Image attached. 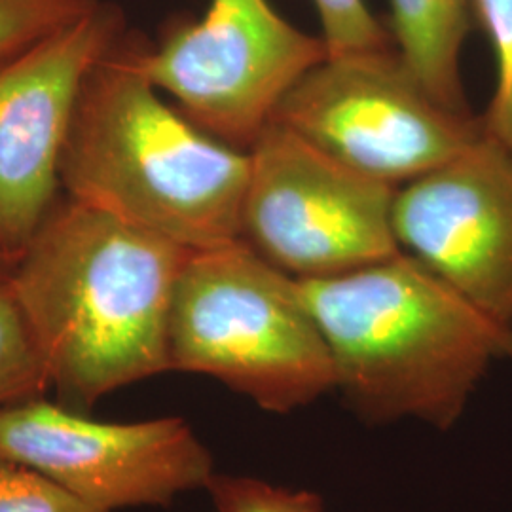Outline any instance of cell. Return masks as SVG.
<instances>
[{"label":"cell","mask_w":512,"mask_h":512,"mask_svg":"<svg viewBox=\"0 0 512 512\" xmlns=\"http://www.w3.org/2000/svg\"><path fill=\"white\" fill-rule=\"evenodd\" d=\"M473 8L495 57L494 95L482 124L512 152V0H473Z\"/></svg>","instance_id":"14"},{"label":"cell","mask_w":512,"mask_h":512,"mask_svg":"<svg viewBox=\"0 0 512 512\" xmlns=\"http://www.w3.org/2000/svg\"><path fill=\"white\" fill-rule=\"evenodd\" d=\"M101 0H0V65L90 14Z\"/></svg>","instance_id":"13"},{"label":"cell","mask_w":512,"mask_h":512,"mask_svg":"<svg viewBox=\"0 0 512 512\" xmlns=\"http://www.w3.org/2000/svg\"><path fill=\"white\" fill-rule=\"evenodd\" d=\"M241 239L296 279L348 274L401 253L397 188L270 122L249 148Z\"/></svg>","instance_id":"6"},{"label":"cell","mask_w":512,"mask_h":512,"mask_svg":"<svg viewBox=\"0 0 512 512\" xmlns=\"http://www.w3.org/2000/svg\"><path fill=\"white\" fill-rule=\"evenodd\" d=\"M169 366L211 376L274 414L310 406L336 382L298 279L243 239L190 251L173 291Z\"/></svg>","instance_id":"4"},{"label":"cell","mask_w":512,"mask_h":512,"mask_svg":"<svg viewBox=\"0 0 512 512\" xmlns=\"http://www.w3.org/2000/svg\"><path fill=\"white\" fill-rule=\"evenodd\" d=\"M205 490L219 512H325L323 497L251 476L215 475Z\"/></svg>","instance_id":"15"},{"label":"cell","mask_w":512,"mask_h":512,"mask_svg":"<svg viewBox=\"0 0 512 512\" xmlns=\"http://www.w3.org/2000/svg\"><path fill=\"white\" fill-rule=\"evenodd\" d=\"M129 35L82 84L59 162L63 194L190 251L241 239L249 150L169 105L133 63Z\"/></svg>","instance_id":"3"},{"label":"cell","mask_w":512,"mask_h":512,"mask_svg":"<svg viewBox=\"0 0 512 512\" xmlns=\"http://www.w3.org/2000/svg\"><path fill=\"white\" fill-rule=\"evenodd\" d=\"M313 4L330 57L395 48L391 33L368 10L365 0H313Z\"/></svg>","instance_id":"16"},{"label":"cell","mask_w":512,"mask_h":512,"mask_svg":"<svg viewBox=\"0 0 512 512\" xmlns=\"http://www.w3.org/2000/svg\"><path fill=\"white\" fill-rule=\"evenodd\" d=\"M190 249L61 196L8 279L57 403L86 412L171 372L169 315Z\"/></svg>","instance_id":"1"},{"label":"cell","mask_w":512,"mask_h":512,"mask_svg":"<svg viewBox=\"0 0 512 512\" xmlns=\"http://www.w3.org/2000/svg\"><path fill=\"white\" fill-rule=\"evenodd\" d=\"M128 31L118 4L0 65V251L14 262L63 196L59 162L82 84Z\"/></svg>","instance_id":"9"},{"label":"cell","mask_w":512,"mask_h":512,"mask_svg":"<svg viewBox=\"0 0 512 512\" xmlns=\"http://www.w3.org/2000/svg\"><path fill=\"white\" fill-rule=\"evenodd\" d=\"M12 268H14V260L0 251V285L10 279Z\"/></svg>","instance_id":"18"},{"label":"cell","mask_w":512,"mask_h":512,"mask_svg":"<svg viewBox=\"0 0 512 512\" xmlns=\"http://www.w3.org/2000/svg\"><path fill=\"white\" fill-rule=\"evenodd\" d=\"M0 459L107 512L164 507L215 475L211 452L183 418L110 423L42 397L0 406Z\"/></svg>","instance_id":"8"},{"label":"cell","mask_w":512,"mask_h":512,"mask_svg":"<svg viewBox=\"0 0 512 512\" xmlns=\"http://www.w3.org/2000/svg\"><path fill=\"white\" fill-rule=\"evenodd\" d=\"M272 122L395 188L452 160L484 128L482 116L440 105L395 48L329 55L294 84Z\"/></svg>","instance_id":"7"},{"label":"cell","mask_w":512,"mask_h":512,"mask_svg":"<svg viewBox=\"0 0 512 512\" xmlns=\"http://www.w3.org/2000/svg\"><path fill=\"white\" fill-rule=\"evenodd\" d=\"M137 69L184 114L249 150L294 84L329 57L325 40L283 18L270 0H211L200 19L171 21L158 44L135 33Z\"/></svg>","instance_id":"5"},{"label":"cell","mask_w":512,"mask_h":512,"mask_svg":"<svg viewBox=\"0 0 512 512\" xmlns=\"http://www.w3.org/2000/svg\"><path fill=\"white\" fill-rule=\"evenodd\" d=\"M393 230L401 251L512 327V152L486 129L397 188Z\"/></svg>","instance_id":"10"},{"label":"cell","mask_w":512,"mask_h":512,"mask_svg":"<svg viewBox=\"0 0 512 512\" xmlns=\"http://www.w3.org/2000/svg\"><path fill=\"white\" fill-rule=\"evenodd\" d=\"M0 512H107L31 467L0 459Z\"/></svg>","instance_id":"17"},{"label":"cell","mask_w":512,"mask_h":512,"mask_svg":"<svg viewBox=\"0 0 512 512\" xmlns=\"http://www.w3.org/2000/svg\"><path fill=\"white\" fill-rule=\"evenodd\" d=\"M298 285L329 346L334 389L366 423L412 418L446 431L512 359V327L404 251Z\"/></svg>","instance_id":"2"},{"label":"cell","mask_w":512,"mask_h":512,"mask_svg":"<svg viewBox=\"0 0 512 512\" xmlns=\"http://www.w3.org/2000/svg\"><path fill=\"white\" fill-rule=\"evenodd\" d=\"M50 378L10 283L0 285V406L42 397Z\"/></svg>","instance_id":"12"},{"label":"cell","mask_w":512,"mask_h":512,"mask_svg":"<svg viewBox=\"0 0 512 512\" xmlns=\"http://www.w3.org/2000/svg\"><path fill=\"white\" fill-rule=\"evenodd\" d=\"M391 37L404 65L440 105L471 114L461 78L463 44L473 29V0H389Z\"/></svg>","instance_id":"11"}]
</instances>
